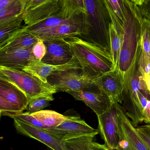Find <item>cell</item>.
Listing matches in <instances>:
<instances>
[{
	"label": "cell",
	"mask_w": 150,
	"mask_h": 150,
	"mask_svg": "<svg viewBox=\"0 0 150 150\" xmlns=\"http://www.w3.org/2000/svg\"><path fill=\"white\" fill-rule=\"evenodd\" d=\"M86 11L82 15L79 38L96 44L110 53L109 29L111 20L104 0H84Z\"/></svg>",
	"instance_id": "1"
},
{
	"label": "cell",
	"mask_w": 150,
	"mask_h": 150,
	"mask_svg": "<svg viewBox=\"0 0 150 150\" xmlns=\"http://www.w3.org/2000/svg\"><path fill=\"white\" fill-rule=\"evenodd\" d=\"M82 72L91 79L115 69L111 53L101 47L77 36L66 39Z\"/></svg>",
	"instance_id": "2"
},
{
	"label": "cell",
	"mask_w": 150,
	"mask_h": 150,
	"mask_svg": "<svg viewBox=\"0 0 150 150\" xmlns=\"http://www.w3.org/2000/svg\"><path fill=\"white\" fill-rule=\"evenodd\" d=\"M124 1L123 33L118 67L124 79L130 73L140 48L141 26L131 1Z\"/></svg>",
	"instance_id": "3"
},
{
	"label": "cell",
	"mask_w": 150,
	"mask_h": 150,
	"mask_svg": "<svg viewBox=\"0 0 150 150\" xmlns=\"http://www.w3.org/2000/svg\"><path fill=\"white\" fill-rule=\"evenodd\" d=\"M47 82L58 92H101L93 80L86 75L81 70H71L54 73L47 77Z\"/></svg>",
	"instance_id": "4"
},
{
	"label": "cell",
	"mask_w": 150,
	"mask_h": 150,
	"mask_svg": "<svg viewBox=\"0 0 150 150\" xmlns=\"http://www.w3.org/2000/svg\"><path fill=\"white\" fill-rule=\"evenodd\" d=\"M8 80L15 84L27 96L29 100L41 95L54 94L57 90L31 74L23 71L0 67Z\"/></svg>",
	"instance_id": "5"
},
{
	"label": "cell",
	"mask_w": 150,
	"mask_h": 150,
	"mask_svg": "<svg viewBox=\"0 0 150 150\" xmlns=\"http://www.w3.org/2000/svg\"><path fill=\"white\" fill-rule=\"evenodd\" d=\"M119 142L116 150H150L142 141L123 107L116 104Z\"/></svg>",
	"instance_id": "6"
},
{
	"label": "cell",
	"mask_w": 150,
	"mask_h": 150,
	"mask_svg": "<svg viewBox=\"0 0 150 150\" xmlns=\"http://www.w3.org/2000/svg\"><path fill=\"white\" fill-rule=\"evenodd\" d=\"M59 0H25L23 21L33 26L45 21L58 12Z\"/></svg>",
	"instance_id": "7"
},
{
	"label": "cell",
	"mask_w": 150,
	"mask_h": 150,
	"mask_svg": "<svg viewBox=\"0 0 150 150\" xmlns=\"http://www.w3.org/2000/svg\"><path fill=\"white\" fill-rule=\"evenodd\" d=\"M62 141L85 135H94L99 133L98 129L90 127L84 120L76 116H67L59 126L45 129Z\"/></svg>",
	"instance_id": "8"
},
{
	"label": "cell",
	"mask_w": 150,
	"mask_h": 150,
	"mask_svg": "<svg viewBox=\"0 0 150 150\" xmlns=\"http://www.w3.org/2000/svg\"><path fill=\"white\" fill-rule=\"evenodd\" d=\"M117 103H112L102 114L98 115L99 133L110 150H116L119 142Z\"/></svg>",
	"instance_id": "9"
},
{
	"label": "cell",
	"mask_w": 150,
	"mask_h": 150,
	"mask_svg": "<svg viewBox=\"0 0 150 150\" xmlns=\"http://www.w3.org/2000/svg\"><path fill=\"white\" fill-rule=\"evenodd\" d=\"M93 81L112 103L121 105L124 89V81L123 75L119 68L93 79Z\"/></svg>",
	"instance_id": "10"
},
{
	"label": "cell",
	"mask_w": 150,
	"mask_h": 150,
	"mask_svg": "<svg viewBox=\"0 0 150 150\" xmlns=\"http://www.w3.org/2000/svg\"><path fill=\"white\" fill-rule=\"evenodd\" d=\"M46 53L41 62L52 65H61L70 62L74 56L68 42L65 39L44 41Z\"/></svg>",
	"instance_id": "11"
},
{
	"label": "cell",
	"mask_w": 150,
	"mask_h": 150,
	"mask_svg": "<svg viewBox=\"0 0 150 150\" xmlns=\"http://www.w3.org/2000/svg\"><path fill=\"white\" fill-rule=\"evenodd\" d=\"M12 119L16 129L20 134L39 141L52 150H65L62 140L45 129L31 126L16 118Z\"/></svg>",
	"instance_id": "12"
},
{
	"label": "cell",
	"mask_w": 150,
	"mask_h": 150,
	"mask_svg": "<svg viewBox=\"0 0 150 150\" xmlns=\"http://www.w3.org/2000/svg\"><path fill=\"white\" fill-rule=\"evenodd\" d=\"M71 70H81L79 63L74 57L68 63L61 65H49L41 61H34L29 63L23 70L31 74L44 82L47 83V77L51 75Z\"/></svg>",
	"instance_id": "13"
},
{
	"label": "cell",
	"mask_w": 150,
	"mask_h": 150,
	"mask_svg": "<svg viewBox=\"0 0 150 150\" xmlns=\"http://www.w3.org/2000/svg\"><path fill=\"white\" fill-rule=\"evenodd\" d=\"M32 48L0 52V67L23 70L32 62L38 61L33 54Z\"/></svg>",
	"instance_id": "14"
},
{
	"label": "cell",
	"mask_w": 150,
	"mask_h": 150,
	"mask_svg": "<svg viewBox=\"0 0 150 150\" xmlns=\"http://www.w3.org/2000/svg\"><path fill=\"white\" fill-rule=\"evenodd\" d=\"M67 92L73 96L76 100L85 103L97 116L105 112L112 103L110 99L101 92L68 91Z\"/></svg>",
	"instance_id": "15"
},
{
	"label": "cell",
	"mask_w": 150,
	"mask_h": 150,
	"mask_svg": "<svg viewBox=\"0 0 150 150\" xmlns=\"http://www.w3.org/2000/svg\"><path fill=\"white\" fill-rule=\"evenodd\" d=\"M82 22L67 23L50 29L44 30L34 34L40 40L67 39L71 37L81 35Z\"/></svg>",
	"instance_id": "16"
},
{
	"label": "cell",
	"mask_w": 150,
	"mask_h": 150,
	"mask_svg": "<svg viewBox=\"0 0 150 150\" xmlns=\"http://www.w3.org/2000/svg\"><path fill=\"white\" fill-rule=\"evenodd\" d=\"M0 97L22 112L26 109L29 100L25 94L9 80L0 79Z\"/></svg>",
	"instance_id": "17"
},
{
	"label": "cell",
	"mask_w": 150,
	"mask_h": 150,
	"mask_svg": "<svg viewBox=\"0 0 150 150\" xmlns=\"http://www.w3.org/2000/svg\"><path fill=\"white\" fill-rule=\"evenodd\" d=\"M137 13L141 26L139 66L144 72L150 75V22Z\"/></svg>",
	"instance_id": "18"
},
{
	"label": "cell",
	"mask_w": 150,
	"mask_h": 150,
	"mask_svg": "<svg viewBox=\"0 0 150 150\" xmlns=\"http://www.w3.org/2000/svg\"><path fill=\"white\" fill-rule=\"evenodd\" d=\"M40 40L24 26L21 27L5 45L0 52L32 48Z\"/></svg>",
	"instance_id": "19"
},
{
	"label": "cell",
	"mask_w": 150,
	"mask_h": 150,
	"mask_svg": "<svg viewBox=\"0 0 150 150\" xmlns=\"http://www.w3.org/2000/svg\"><path fill=\"white\" fill-rule=\"evenodd\" d=\"M59 8L56 15L66 19L82 16L86 11L84 0H59Z\"/></svg>",
	"instance_id": "20"
},
{
	"label": "cell",
	"mask_w": 150,
	"mask_h": 150,
	"mask_svg": "<svg viewBox=\"0 0 150 150\" xmlns=\"http://www.w3.org/2000/svg\"><path fill=\"white\" fill-rule=\"evenodd\" d=\"M111 22L119 33L123 32L124 20V0H104Z\"/></svg>",
	"instance_id": "21"
},
{
	"label": "cell",
	"mask_w": 150,
	"mask_h": 150,
	"mask_svg": "<svg viewBox=\"0 0 150 150\" xmlns=\"http://www.w3.org/2000/svg\"><path fill=\"white\" fill-rule=\"evenodd\" d=\"M25 0H16L12 4L0 9V28L10 24L23 13Z\"/></svg>",
	"instance_id": "22"
},
{
	"label": "cell",
	"mask_w": 150,
	"mask_h": 150,
	"mask_svg": "<svg viewBox=\"0 0 150 150\" xmlns=\"http://www.w3.org/2000/svg\"><path fill=\"white\" fill-rule=\"evenodd\" d=\"M82 15L70 19H66L59 17L56 13L45 21L33 26H25L26 29L33 34L38 33L47 29L55 27L62 24L67 23H79L82 22Z\"/></svg>",
	"instance_id": "23"
},
{
	"label": "cell",
	"mask_w": 150,
	"mask_h": 150,
	"mask_svg": "<svg viewBox=\"0 0 150 150\" xmlns=\"http://www.w3.org/2000/svg\"><path fill=\"white\" fill-rule=\"evenodd\" d=\"M31 114L47 128L59 126L67 118V116L52 110H42Z\"/></svg>",
	"instance_id": "24"
},
{
	"label": "cell",
	"mask_w": 150,
	"mask_h": 150,
	"mask_svg": "<svg viewBox=\"0 0 150 150\" xmlns=\"http://www.w3.org/2000/svg\"><path fill=\"white\" fill-rule=\"evenodd\" d=\"M94 135H85L62 141L65 150H93Z\"/></svg>",
	"instance_id": "25"
},
{
	"label": "cell",
	"mask_w": 150,
	"mask_h": 150,
	"mask_svg": "<svg viewBox=\"0 0 150 150\" xmlns=\"http://www.w3.org/2000/svg\"><path fill=\"white\" fill-rule=\"evenodd\" d=\"M111 53L115 69L119 68V59L121 49L122 36L116 30L114 25L111 22L109 29Z\"/></svg>",
	"instance_id": "26"
},
{
	"label": "cell",
	"mask_w": 150,
	"mask_h": 150,
	"mask_svg": "<svg viewBox=\"0 0 150 150\" xmlns=\"http://www.w3.org/2000/svg\"><path fill=\"white\" fill-rule=\"evenodd\" d=\"M53 94L41 95L30 100L26 107V112L33 114L42 111L43 109L50 106V102L54 99Z\"/></svg>",
	"instance_id": "27"
},
{
	"label": "cell",
	"mask_w": 150,
	"mask_h": 150,
	"mask_svg": "<svg viewBox=\"0 0 150 150\" xmlns=\"http://www.w3.org/2000/svg\"><path fill=\"white\" fill-rule=\"evenodd\" d=\"M23 21V13L11 23L0 28V48L7 43L22 27Z\"/></svg>",
	"instance_id": "28"
},
{
	"label": "cell",
	"mask_w": 150,
	"mask_h": 150,
	"mask_svg": "<svg viewBox=\"0 0 150 150\" xmlns=\"http://www.w3.org/2000/svg\"><path fill=\"white\" fill-rule=\"evenodd\" d=\"M10 117L11 118H16L21 121L37 127L43 129L47 128L40 121L33 117L30 114L26 112L25 113H19L15 115H11Z\"/></svg>",
	"instance_id": "29"
},
{
	"label": "cell",
	"mask_w": 150,
	"mask_h": 150,
	"mask_svg": "<svg viewBox=\"0 0 150 150\" xmlns=\"http://www.w3.org/2000/svg\"><path fill=\"white\" fill-rule=\"evenodd\" d=\"M0 112L2 114L10 117L19 113L23 112L20 109L11 105L0 97Z\"/></svg>",
	"instance_id": "30"
},
{
	"label": "cell",
	"mask_w": 150,
	"mask_h": 150,
	"mask_svg": "<svg viewBox=\"0 0 150 150\" xmlns=\"http://www.w3.org/2000/svg\"><path fill=\"white\" fill-rule=\"evenodd\" d=\"M136 130L142 141L150 150V124L138 126Z\"/></svg>",
	"instance_id": "31"
},
{
	"label": "cell",
	"mask_w": 150,
	"mask_h": 150,
	"mask_svg": "<svg viewBox=\"0 0 150 150\" xmlns=\"http://www.w3.org/2000/svg\"><path fill=\"white\" fill-rule=\"evenodd\" d=\"M32 53L36 60L41 61L46 53V48L44 41L39 40L33 47Z\"/></svg>",
	"instance_id": "32"
},
{
	"label": "cell",
	"mask_w": 150,
	"mask_h": 150,
	"mask_svg": "<svg viewBox=\"0 0 150 150\" xmlns=\"http://www.w3.org/2000/svg\"><path fill=\"white\" fill-rule=\"evenodd\" d=\"M143 122L147 125L150 124V100H148L147 105L144 111Z\"/></svg>",
	"instance_id": "33"
},
{
	"label": "cell",
	"mask_w": 150,
	"mask_h": 150,
	"mask_svg": "<svg viewBox=\"0 0 150 150\" xmlns=\"http://www.w3.org/2000/svg\"><path fill=\"white\" fill-rule=\"evenodd\" d=\"M140 68V67H139ZM140 70L144 77V80L146 82V85H147V87H148V90L149 91L150 94V75L145 73V72L143 71L140 68Z\"/></svg>",
	"instance_id": "34"
},
{
	"label": "cell",
	"mask_w": 150,
	"mask_h": 150,
	"mask_svg": "<svg viewBox=\"0 0 150 150\" xmlns=\"http://www.w3.org/2000/svg\"><path fill=\"white\" fill-rule=\"evenodd\" d=\"M93 150H110L108 149L105 144H101L98 143L93 142Z\"/></svg>",
	"instance_id": "35"
},
{
	"label": "cell",
	"mask_w": 150,
	"mask_h": 150,
	"mask_svg": "<svg viewBox=\"0 0 150 150\" xmlns=\"http://www.w3.org/2000/svg\"><path fill=\"white\" fill-rule=\"evenodd\" d=\"M16 0H0V9L12 4Z\"/></svg>",
	"instance_id": "36"
},
{
	"label": "cell",
	"mask_w": 150,
	"mask_h": 150,
	"mask_svg": "<svg viewBox=\"0 0 150 150\" xmlns=\"http://www.w3.org/2000/svg\"><path fill=\"white\" fill-rule=\"evenodd\" d=\"M0 79H4V80H9L8 77L5 75L2 72L1 68H0Z\"/></svg>",
	"instance_id": "37"
},
{
	"label": "cell",
	"mask_w": 150,
	"mask_h": 150,
	"mask_svg": "<svg viewBox=\"0 0 150 150\" xmlns=\"http://www.w3.org/2000/svg\"><path fill=\"white\" fill-rule=\"evenodd\" d=\"M2 115V113L0 112V119H1V117Z\"/></svg>",
	"instance_id": "38"
},
{
	"label": "cell",
	"mask_w": 150,
	"mask_h": 150,
	"mask_svg": "<svg viewBox=\"0 0 150 150\" xmlns=\"http://www.w3.org/2000/svg\"><path fill=\"white\" fill-rule=\"evenodd\" d=\"M125 150H132L131 149H129V148H127Z\"/></svg>",
	"instance_id": "39"
}]
</instances>
